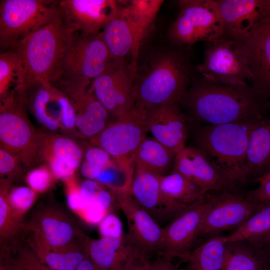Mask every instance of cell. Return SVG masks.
<instances>
[{
    "label": "cell",
    "instance_id": "1",
    "mask_svg": "<svg viewBox=\"0 0 270 270\" xmlns=\"http://www.w3.org/2000/svg\"><path fill=\"white\" fill-rule=\"evenodd\" d=\"M78 32L60 10L54 19L20 41L14 48L18 61L14 90L26 94L38 86H52L60 62Z\"/></svg>",
    "mask_w": 270,
    "mask_h": 270
},
{
    "label": "cell",
    "instance_id": "2",
    "mask_svg": "<svg viewBox=\"0 0 270 270\" xmlns=\"http://www.w3.org/2000/svg\"><path fill=\"white\" fill-rule=\"evenodd\" d=\"M180 106L188 129L262 116L264 112L250 86L218 84L202 77L189 87Z\"/></svg>",
    "mask_w": 270,
    "mask_h": 270
},
{
    "label": "cell",
    "instance_id": "3",
    "mask_svg": "<svg viewBox=\"0 0 270 270\" xmlns=\"http://www.w3.org/2000/svg\"><path fill=\"white\" fill-rule=\"evenodd\" d=\"M262 116L219 124H202L192 130L194 145L234 188L248 178L246 152L250 134Z\"/></svg>",
    "mask_w": 270,
    "mask_h": 270
},
{
    "label": "cell",
    "instance_id": "4",
    "mask_svg": "<svg viewBox=\"0 0 270 270\" xmlns=\"http://www.w3.org/2000/svg\"><path fill=\"white\" fill-rule=\"evenodd\" d=\"M135 80L136 104L148 109L179 104L189 88L190 72L178 51L164 50L153 54Z\"/></svg>",
    "mask_w": 270,
    "mask_h": 270
},
{
    "label": "cell",
    "instance_id": "5",
    "mask_svg": "<svg viewBox=\"0 0 270 270\" xmlns=\"http://www.w3.org/2000/svg\"><path fill=\"white\" fill-rule=\"evenodd\" d=\"M27 96L13 90L0 100V148L28 166L39 158L42 133L36 131L26 113Z\"/></svg>",
    "mask_w": 270,
    "mask_h": 270
},
{
    "label": "cell",
    "instance_id": "6",
    "mask_svg": "<svg viewBox=\"0 0 270 270\" xmlns=\"http://www.w3.org/2000/svg\"><path fill=\"white\" fill-rule=\"evenodd\" d=\"M59 0H2L0 2V47L14 49L25 37L54 19Z\"/></svg>",
    "mask_w": 270,
    "mask_h": 270
},
{
    "label": "cell",
    "instance_id": "7",
    "mask_svg": "<svg viewBox=\"0 0 270 270\" xmlns=\"http://www.w3.org/2000/svg\"><path fill=\"white\" fill-rule=\"evenodd\" d=\"M196 68L202 78L215 83L250 86L252 80L246 45L224 36L208 43L204 60Z\"/></svg>",
    "mask_w": 270,
    "mask_h": 270
},
{
    "label": "cell",
    "instance_id": "8",
    "mask_svg": "<svg viewBox=\"0 0 270 270\" xmlns=\"http://www.w3.org/2000/svg\"><path fill=\"white\" fill-rule=\"evenodd\" d=\"M180 10L169 30L172 41L180 46L214 42L224 36L216 0L178 1Z\"/></svg>",
    "mask_w": 270,
    "mask_h": 270
},
{
    "label": "cell",
    "instance_id": "9",
    "mask_svg": "<svg viewBox=\"0 0 270 270\" xmlns=\"http://www.w3.org/2000/svg\"><path fill=\"white\" fill-rule=\"evenodd\" d=\"M146 112V109L136 104L90 139L91 144L106 152L119 166L134 168V154L148 134Z\"/></svg>",
    "mask_w": 270,
    "mask_h": 270
},
{
    "label": "cell",
    "instance_id": "10",
    "mask_svg": "<svg viewBox=\"0 0 270 270\" xmlns=\"http://www.w3.org/2000/svg\"><path fill=\"white\" fill-rule=\"evenodd\" d=\"M112 60L100 32H78L60 62L52 85L64 80L92 82L104 71Z\"/></svg>",
    "mask_w": 270,
    "mask_h": 270
},
{
    "label": "cell",
    "instance_id": "11",
    "mask_svg": "<svg viewBox=\"0 0 270 270\" xmlns=\"http://www.w3.org/2000/svg\"><path fill=\"white\" fill-rule=\"evenodd\" d=\"M261 206L230 190L208 192L198 239H208L223 231L236 230Z\"/></svg>",
    "mask_w": 270,
    "mask_h": 270
},
{
    "label": "cell",
    "instance_id": "12",
    "mask_svg": "<svg viewBox=\"0 0 270 270\" xmlns=\"http://www.w3.org/2000/svg\"><path fill=\"white\" fill-rule=\"evenodd\" d=\"M135 80L136 75L125 60H112L92 82L90 89L108 113L117 118L136 106Z\"/></svg>",
    "mask_w": 270,
    "mask_h": 270
},
{
    "label": "cell",
    "instance_id": "13",
    "mask_svg": "<svg viewBox=\"0 0 270 270\" xmlns=\"http://www.w3.org/2000/svg\"><path fill=\"white\" fill-rule=\"evenodd\" d=\"M25 231L30 234L26 242L34 250L63 248L83 242H78L77 240L86 238L70 216L53 208L36 212L30 223L25 224Z\"/></svg>",
    "mask_w": 270,
    "mask_h": 270
},
{
    "label": "cell",
    "instance_id": "14",
    "mask_svg": "<svg viewBox=\"0 0 270 270\" xmlns=\"http://www.w3.org/2000/svg\"><path fill=\"white\" fill-rule=\"evenodd\" d=\"M114 194L126 219V234L129 240L150 259L154 254L159 255L162 246L163 228L140 206L130 192Z\"/></svg>",
    "mask_w": 270,
    "mask_h": 270
},
{
    "label": "cell",
    "instance_id": "15",
    "mask_svg": "<svg viewBox=\"0 0 270 270\" xmlns=\"http://www.w3.org/2000/svg\"><path fill=\"white\" fill-rule=\"evenodd\" d=\"M224 36L244 42L270 20V0H216Z\"/></svg>",
    "mask_w": 270,
    "mask_h": 270
},
{
    "label": "cell",
    "instance_id": "16",
    "mask_svg": "<svg viewBox=\"0 0 270 270\" xmlns=\"http://www.w3.org/2000/svg\"><path fill=\"white\" fill-rule=\"evenodd\" d=\"M206 198L201 203L178 214L163 228L162 246L158 256L171 260L174 258L181 260L196 246Z\"/></svg>",
    "mask_w": 270,
    "mask_h": 270
},
{
    "label": "cell",
    "instance_id": "17",
    "mask_svg": "<svg viewBox=\"0 0 270 270\" xmlns=\"http://www.w3.org/2000/svg\"><path fill=\"white\" fill-rule=\"evenodd\" d=\"M60 9L70 26L88 34L100 32L118 14V2L112 0H62Z\"/></svg>",
    "mask_w": 270,
    "mask_h": 270
},
{
    "label": "cell",
    "instance_id": "18",
    "mask_svg": "<svg viewBox=\"0 0 270 270\" xmlns=\"http://www.w3.org/2000/svg\"><path fill=\"white\" fill-rule=\"evenodd\" d=\"M243 42L248 52L250 88L263 110H270V20Z\"/></svg>",
    "mask_w": 270,
    "mask_h": 270
},
{
    "label": "cell",
    "instance_id": "19",
    "mask_svg": "<svg viewBox=\"0 0 270 270\" xmlns=\"http://www.w3.org/2000/svg\"><path fill=\"white\" fill-rule=\"evenodd\" d=\"M146 118L148 134L176 154L186 147L189 130L179 104L146 109Z\"/></svg>",
    "mask_w": 270,
    "mask_h": 270
},
{
    "label": "cell",
    "instance_id": "20",
    "mask_svg": "<svg viewBox=\"0 0 270 270\" xmlns=\"http://www.w3.org/2000/svg\"><path fill=\"white\" fill-rule=\"evenodd\" d=\"M172 166V172L180 174L206 192L234 188L192 146H186L176 154Z\"/></svg>",
    "mask_w": 270,
    "mask_h": 270
},
{
    "label": "cell",
    "instance_id": "21",
    "mask_svg": "<svg viewBox=\"0 0 270 270\" xmlns=\"http://www.w3.org/2000/svg\"><path fill=\"white\" fill-rule=\"evenodd\" d=\"M88 252L92 261L104 270H126L136 259L146 257L131 243L126 233L120 238L90 239Z\"/></svg>",
    "mask_w": 270,
    "mask_h": 270
},
{
    "label": "cell",
    "instance_id": "22",
    "mask_svg": "<svg viewBox=\"0 0 270 270\" xmlns=\"http://www.w3.org/2000/svg\"><path fill=\"white\" fill-rule=\"evenodd\" d=\"M76 112V127L84 137L91 139L108 125L110 115L90 88L74 91L69 97Z\"/></svg>",
    "mask_w": 270,
    "mask_h": 270
},
{
    "label": "cell",
    "instance_id": "23",
    "mask_svg": "<svg viewBox=\"0 0 270 270\" xmlns=\"http://www.w3.org/2000/svg\"><path fill=\"white\" fill-rule=\"evenodd\" d=\"M130 192L159 224L174 218L162 195L158 175L135 169Z\"/></svg>",
    "mask_w": 270,
    "mask_h": 270
},
{
    "label": "cell",
    "instance_id": "24",
    "mask_svg": "<svg viewBox=\"0 0 270 270\" xmlns=\"http://www.w3.org/2000/svg\"><path fill=\"white\" fill-rule=\"evenodd\" d=\"M164 1L160 0H130L121 8L120 16L128 24L134 38L130 66L136 74L137 60L142 44L152 26Z\"/></svg>",
    "mask_w": 270,
    "mask_h": 270
},
{
    "label": "cell",
    "instance_id": "25",
    "mask_svg": "<svg viewBox=\"0 0 270 270\" xmlns=\"http://www.w3.org/2000/svg\"><path fill=\"white\" fill-rule=\"evenodd\" d=\"M158 177L162 195L174 218L204 201L208 192L178 172Z\"/></svg>",
    "mask_w": 270,
    "mask_h": 270
},
{
    "label": "cell",
    "instance_id": "26",
    "mask_svg": "<svg viewBox=\"0 0 270 270\" xmlns=\"http://www.w3.org/2000/svg\"><path fill=\"white\" fill-rule=\"evenodd\" d=\"M246 164L248 176L260 174V176L270 170V118H263L252 132Z\"/></svg>",
    "mask_w": 270,
    "mask_h": 270
},
{
    "label": "cell",
    "instance_id": "27",
    "mask_svg": "<svg viewBox=\"0 0 270 270\" xmlns=\"http://www.w3.org/2000/svg\"><path fill=\"white\" fill-rule=\"evenodd\" d=\"M176 154L153 137L146 136L134 155L135 169L162 176L172 166Z\"/></svg>",
    "mask_w": 270,
    "mask_h": 270
},
{
    "label": "cell",
    "instance_id": "28",
    "mask_svg": "<svg viewBox=\"0 0 270 270\" xmlns=\"http://www.w3.org/2000/svg\"><path fill=\"white\" fill-rule=\"evenodd\" d=\"M264 252L248 241L226 242L221 270H264Z\"/></svg>",
    "mask_w": 270,
    "mask_h": 270
},
{
    "label": "cell",
    "instance_id": "29",
    "mask_svg": "<svg viewBox=\"0 0 270 270\" xmlns=\"http://www.w3.org/2000/svg\"><path fill=\"white\" fill-rule=\"evenodd\" d=\"M226 244L225 236L206 239L180 260L186 264L180 270H221Z\"/></svg>",
    "mask_w": 270,
    "mask_h": 270
},
{
    "label": "cell",
    "instance_id": "30",
    "mask_svg": "<svg viewBox=\"0 0 270 270\" xmlns=\"http://www.w3.org/2000/svg\"><path fill=\"white\" fill-rule=\"evenodd\" d=\"M10 182L0 180V239L1 252L10 251L19 241L17 240L22 232H24L25 224L14 213L8 200Z\"/></svg>",
    "mask_w": 270,
    "mask_h": 270
},
{
    "label": "cell",
    "instance_id": "31",
    "mask_svg": "<svg viewBox=\"0 0 270 270\" xmlns=\"http://www.w3.org/2000/svg\"><path fill=\"white\" fill-rule=\"evenodd\" d=\"M90 239L67 248L54 250H32L41 262L51 270H76L89 256Z\"/></svg>",
    "mask_w": 270,
    "mask_h": 270
},
{
    "label": "cell",
    "instance_id": "32",
    "mask_svg": "<svg viewBox=\"0 0 270 270\" xmlns=\"http://www.w3.org/2000/svg\"><path fill=\"white\" fill-rule=\"evenodd\" d=\"M112 60H125L134 48V38L128 22L118 14L100 32Z\"/></svg>",
    "mask_w": 270,
    "mask_h": 270
},
{
    "label": "cell",
    "instance_id": "33",
    "mask_svg": "<svg viewBox=\"0 0 270 270\" xmlns=\"http://www.w3.org/2000/svg\"><path fill=\"white\" fill-rule=\"evenodd\" d=\"M270 234V204L261 206L230 234L226 242L246 240L256 246Z\"/></svg>",
    "mask_w": 270,
    "mask_h": 270
},
{
    "label": "cell",
    "instance_id": "34",
    "mask_svg": "<svg viewBox=\"0 0 270 270\" xmlns=\"http://www.w3.org/2000/svg\"><path fill=\"white\" fill-rule=\"evenodd\" d=\"M52 154L76 170L82 164L83 157L81 148L72 139L60 135H47L42 134L39 154Z\"/></svg>",
    "mask_w": 270,
    "mask_h": 270
},
{
    "label": "cell",
    "instance_id": "35",
    "mask_svg": "<svg viewBox=\"0 0 270 270\" xmlns=\"http://www.w3.org/2000/svg\"><path fill=\"white\" fill-rule=\"evenodd\" d=\"M114 162V160L106 152L92 144L84 152L80 172L87 180H96L102 172Z\"/></svg>",
    "mask_w": 270,
    "mask_h": 270
},
{
    "label": "cell",
    "instance_id": "36",
    "mask_svg": "<svg viewBox=\"0 0 270 270\" xmlns=\"http://www.w3.org/2000/svg\"><path fill=\"white\" fill-rule=\"evenodd\" d=\"M18 61L16 51L10 49L0 54V98L6 97L16 86Z\"/></svg>",
    "mask_w": 270,
    "mask_h": 270
},
{
    "label": "cell",
    "instance_id": "37",
    "mask_svg": "<svg viewBox=\"0 0 270 270\" xmlns=\"http://www.w3.org/2000/svg\"><path fill=\"white\" fill-rule=\"evenodd\" d=\"M20 244L11 250L14 252L13 256H6L12 270H51L40 261L27 242L22 246Z\"/></svg>",
    "mask_w": 270,
    "mask_h": 270
},
{
    "label": "cell",
    "instance_id": "38",
    "mask_svg": "<svg viewBox=\"0 0 270 270\" xmlns=\"http://www.w3.org/2000/svg\"><path fill=\"white\" fill-rule=\"evenodd\" d=\"M37 194L30 186L10 188L8 200L12 212L18 218L23 220L24 215L34 204Z\"/></svg>",
    "mask_w": 270,
    "mask_h": 270
},
{
    "label": "cell",
    "instance_id": "39",
    "mask_svg": "<svg viewBox=\"0 0 270 270\" xmlns=\"http://www.w3.org/2000/svg\"><path fill=\"white\" fill-rule=\"evenodd\" d=\"M51 87L38 86V90L32 100V106L38 121L47 129L56 130L58 128L59 123L48 115L46 109V104L51 96Z\"/></svg>",
    "mask_w": 270,
    "mask_h": 270
},
{
    "label": "cell",
    "instance_id": "40",
    "mask_svg": "<svg viewBox=\"0 0 270 270\" xmlns=\"http://www.w3.org/2000/svg\"><path fill=\"white\" fill-rule=\"evenodd\" d=\"M54 178L50 170L42 166L30 172L26 175V181L35 192L42 193L50 188Z\"/></svg>",
    "mask_w": 270,
    "mask_h": 270
},
{
    "label": "cell",
    "instance_id": "41",
    "mask_svg": "<svg viewBox=\"0 0 270 270\" xmlns=\"http://www.w3.org/2000/svg\"><path fill=\"white\" fill-rule=\"evenodd\" d=\"M67 202L69 207L79 215L82 216L88 204L82 198L80 186H78L74 176L66 180Z\"/></svg>",
    "mask_w": 270,
    "mask_h": 270
},
{
    "label": "cell",
    "instance_id": "42",
    "mask_svg": "<svg viewBox=\"0 0 270 270\" xmlns=\"http://www.w3.org/2000/svg\"><path fill=\"white\" fill-rule=\"evenodd\" d=\"M98 228L102 238H120L126 234L124 232L120 219L112 213L107 214L104 216L99 223Z\"/></svg>",
    "mask_w": 270,
    "mask_h": 270
},
{
    "label": "cell",
    "instance_id": "43",
    "mask_svg": "<svg viewBox=\"0 0 270 270\" xmlns=\"http://www.w3.org/2000/svg\"><path fill=\"white\" fill-rule=\"evenodd\" d=\"M40 157L44 158L47 162L54 178L65 180L74 176L75 170L54 156L48 153H42L39 154Z\"/></svg>",
    "mask_w": 270,
    "mask_h": 270
},
{
    "label": "cell",
    "instance_id": "44",
    "mask_svg": "<svg viewBox=\"0 0 270 270\" xmlns=\"http://www.w3.org/2000/svg\"><path fill=\"white\" fill-rule=\"evenodd\" d=\"M58 100L61 106L60 122L62 126L71 130L76 127V112L74 107L68 97L60 90Z\"/></svg>",
    "mask_w": 270,
    "mask_h": 270
},
{
    "label": "cell",
    "instance_id": "45",
    "mask_svg": "<svg viewBox=\"0 0 270 270\" xmlns=\"http://www.w3.org/2000/svg\"><path fill=\"white\" fill-rule=\"evenodd\" d=\"M18 159L8 151L0 149V174L7 176L8 180L14 176L18 172Z\"/></svg>",
    "mask_w": 270,
    "mask_h": 270
},
{
    "label": "cell",
    "instance_id": "46",
    "mask_svg": "<svg viewBox=\"0 0 270 270\" xmlns=\"http://www.w3.org/2000/svg\"><path fill=\"white\" fill-rule=\"evenodd\" d=\"M259 186L246 192L245 197L250 201L258 204H270V180L258 182Z\"/></svg>",
    "mask_w": 270,
    "mask_h": 270
},
{
    "label": "cell",
    "instance_id": "47",
    "mask_svg": "<svg viewBox=\"0 0 270 270\" xmlns=\"http://www.w3.org/2000/svg\"><path fill=\"white\" fill-rule=\"evenodd\" d=\"M152 270H180L173 264L171 260L164 256H157L156 260L152 262Z\"/></svg>",
    "mask_w": 270,
    "mask_h": 270
},
{
    "label": "cell",
    "instance_id": "48",
    "mask_svg": "<svg viewBox=\"0 0 270 270\" xmlns=\"http://www.w3.org/2000/svg\"><path fill=\"white\" fill-rule=\"evenodd\" d=\"M126 270H152V262L146 257H140L134 260Z\"/></svg>",
    "mask_w": 270,
    "mask_h": 270
},
{
    "label": "cell",
    "instance_id": "49",
    "mask_svg": "<svg viewBox=\"0 0 270 270\" xmlns=\"http://www.w3.org/2000/svg\"><path fill=\"white\" fill-rule=\"evenodd\" d=\"M258 246L261 248L264 251L270 252V234L266 237Z\"/></svg>",
    "mask_w": 270,
    "mask_h": 270
},
{
    "label": "cell",
    "instance_id": "50",
    "mask_svg": "<svg viewBox=\"0 0 270 270\" xmlns=\"http://www.w3.org/2000/svg\"><path fill=\"white\" fill-rule=\"evenodd\" d=\"M270 180V170L262 176L256 178V182H258L260 180Z\"/></svg>",
    "mask_w": 270,
    "mask_h": 270
},
{
    "label": "cell",
    "instance_id": "51",
    "mask_svg": "<svg viewBox=\"0 0 270 270\" xmlns=\"http://www.w3.org/2000/svg\"><path fill=\"white\" fill-rule=\"evenodd\" d=\"M0 270H12L9 264L7 262H2L1 264Z\"/></svg>",
    "mask_w": 270,
    "mask_h": 270
},
{
    "label": "cell",
    "instance_id": "52",
    "mask_svg": "<svg viewBox=\"0 0 270 270\" xmlns=\"http://www.w3.org/2000/svg\"><path fill=\"white\" fill-rule=\"evenodd\" d=\"M264 270H270L266 268Z\"/></svg>",
    "mask_w": 270,
    "mask_h": 270
}]
</instances>
